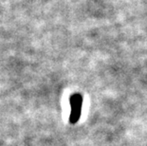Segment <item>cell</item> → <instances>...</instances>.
Segmentation results:
<instances>
[{"label": "cell", "mask_w": 147, "mask_h": 146, "mask_svg": "<svg viewBox=\"0 0 147 146\" xmlns=\"http://www.w3.org/2000/svg\"><path fill=\"white\" fill-rule=\"evenodd\" d=\"M83 96L79 93H75L71 95L69 104H70V116H69V122L71 124H76L78 120L81 118L82 113V106H83Z\"/></svg>", "instance_id": "cell-1"}]
</instances>
